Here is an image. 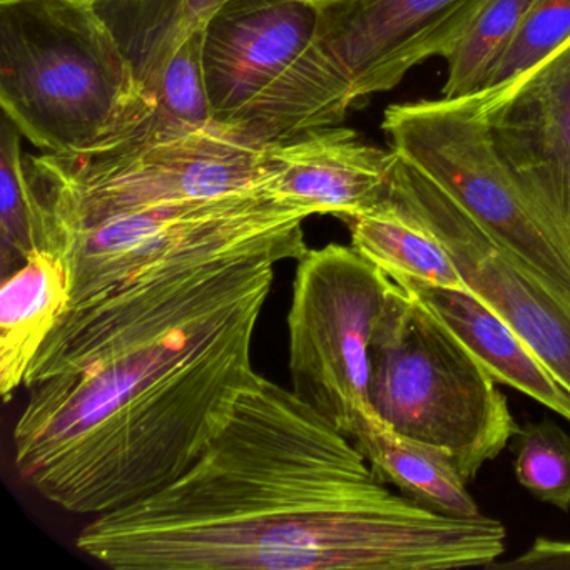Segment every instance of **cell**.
<instances>
[{"label": "cell", "mask_w": 570, "mask_h": 570, "mask_svg": "<svg viewBox=\"0 0 570 570\" xmlns=\"http://www.w3.org/2000/svg\"><path fill=\"white\" fill-rule=\"evenodd\" d=\"M302 256L262 248L171 263L69 305L26 376L19 479L95 517L179 479L256 376L253 336L276 263Z\"/></svg>", "instance_id": "obj_1"}, {"label": "cell", "mask_w": 570, "mask_h": 570, "mask_svg": "<svg viewBox=\"0 0 570 570\" xmlns=\"http://www.w3.org/2000/svg\"><path fill=\"white\" fill-rule=\"evenodd\" d=\"M505 540L499 520L386 490L350 436L256 373L191 469L76 543L119 570H449L492 566Z\"/></svg>", "instance_id": "obj_2"}, {"label": "cell", "mask_w": 570, "mask_h": 570, "mask_svg": "<svg viewBox=\"0 0 570 570\" xmlns=\"http://www.w3.org/2000/svg\"><path fill=\"white\" fill-rule=\"evenodd\" d=\"M0 106L36 148L71 155L128 135L156 101L92 0H0Z\"/></svg>", "instance_id": "obj_3"}, {"label": "cell", "mask_w": 570, "mask_h": 570, "mask_svg": "<svg viewBox=\"0 0 570 570\" xmlns=\"http://www.w3.org/2000/svg\"><path fill=\"white\" fill-rule=\"evenodd\" d=\"M318 0H228L205 26L215 122L256 145L340 125L353 108L342 69L316 41Z\"/></svg>", "instance_id": "obj_4"}, {"label": "cell", "mask_w": 570, "mask_h": 570, "mask_svg": "<svg viewBox=\"0 0 570 570\" xmlns=\"http://www.w3.org/2000/svg\"><path fill=\"white\" fill-rule=\"evenodd\" d=\"M368 396L392 432L442 453L466 483L519 430L485 366L396 283L370 346Z\"/></svg>", "instance_id": "obj_5"}, {"label": "cell", "mask_w": 570, "mask_h": 570, "mask_svg": "<svg viewBox=\"0 0 570 570\" xmlns=\"http://www.w3.org/2000/svg\"><path fill=\"white\" fill-rule=\"evenodd\" d=\"M312 213L266 191L165 203L91 222L42 223L46 249L65 258L71 303L171 263L206 262L262 248L305 255L303 222Z\"/></svg>", "instance_id": "obj_6"}, {"label": "cell", "mask_w": 570, "mask_h": 570, "mask_svg": "<svg viewBox=\"0 0 570 570\" xmlns=\"http://www.w3.org/2000/svg\"><path fill=\"white\" fill-rule=\"evenodd\" d=\"M26 168L41 223L91 222L145 206L266 191L275 173L269 145L218 125L155 145L115 141L71 155H28Z\"/></svg>", "instance_id": "obj_7"}, {"label": "cell", "mask_w": 570, "mask_h": 570, "mask_svg": "<svg viewBox=\"0 0 570 570\" xmlns=\"http://www.w3.org/2000/svg\"><path fill=\"white\" fill-rule=\"evenodd\" d=\"M382 129L392 151L449 193L500 245L570 293V243L507 168L479 92L389 106Z\"/></svg>", "instance_id": "obj_8"}, {"label": "cell", "mask_w": 570, "mask_h": 570, "mask_svg": "<svg viewBox=\"0 0 570 570\" xmlns=\"http://www.w3.org/2000/svg\"><path fill=\"white\" fill-rule=\"evenodd\" d=\"M395 282L353 246L298 259L288 313L292 390L352 439L370 406V346Z\"/></svg>", "instance_id": "obj_9"}, {"label": "cell", "mask_w": 570, "mask_h": 570, "mask_svg": "<svg viewBox=\"0 0 570 570\" xmlns=\"http://www.w3.org/2000/svg\"><path fill=\"white\" fill-rule=\"evenodd\" d=\"M386 196L445 246L470 292L522 336L570 393V293L500 245L402 156L396 155Z\"/></svg>", "instance_id": "obj_10"}, {"label": "cell", "mask_w": 570, "mask_h": 570, "mask_svg": "<svg viewBox=\"0 0 570 570\" xmlns=\"http://www.w3.org/2000/svg\"><path fill=\"white\" fill-rule=\"evenodd\" d=\"M489 0H318L316 41L342 69L353 108L415 66L446 58Z\"/></svg>", "instance_id": "obj_11"}, {"label": "cell", "mask_w": 570, "mask_h": 570, "mask_svg": "<svg viewBox=\"0 0 570 570\" xmlns=\"http://www.w3.org/2000/svg\"><path fill=\"white\" fill-rule=\"evenodd\" d=\"M479 95L507 168L570 243V38L509 85Z\"/></svg>", "instance_id": "obj_12"}, {"label": "cell", "mask_w": 570, "mask_h": 570, "mask_svg": "<svg viewBox=\"0 0 570 570\" xmlns=\"http://www.w3.org/2000/svg\"><path fill=\"white\" fill-rule=\"evenodd\" d=\"M266 191L313 215L352 219L372 212L389 191L396 155L376 148L355 129L322 126L269 145Z\"/></svg>", "instance_id": "obj_13"}, {"label": "cell", "mask_w": 570, "mask_h": 570, "mask_svg": "<svg viewBox=\"0 0 570 570\" xmlns=\"http://www.w3.org/2000/svg\"><path fill=\"white\" fill-rule=\"evenodd\" d=\"M393 282L420 299L497 383L525 393L570 422V393L553 379L522 336L479 296L470 289L445 288L419 279Z\"/></svg>", "instance_id": "obj_14"}, {"label": "cell", "mask_w": 570, "mask_h": 570, "mask_svg": "<svg viewBox=\"0 0 570 570\" xmlns=\"http://www.w3.org/2000/svg\"><path fill=\"white\" fill-rule=\"evenodd\" d=\"M71 303V275L59 253L35 249L0 289V396L24 386L29 366Z\"/></svg>", "instance_id": "obj_15"}, {"label": "cell", "mask_w": 570, "mask_h": 570, "mask_svg": "<svg viewBox=\"0 0 570 570\" xmlns=\"http://www.w3.org/2000/svg\"><path fill=\"white\" fill-rule=\"evenodd\" d=\"M352 440L380 482L393 483L419 505L452 517L482 515L446 456L396 435L373 410L360 420Z\"/></svg>", "instance_id": "obj_16"}, {"label": "cell", "mask_w": 570, "mask_h": 570, "mask_svg": "<svg viewBox=\"0 0 570 570\" xmlns=\"http://www.w3.org/2000/svg\"><path fill=\"white\" fill-rule=\"evenodd\" d=\"M352 246L390 278L469 289L445 246L389 196L372 212L346 219Z\"/></svg>", "instance_id": "obj_17"}, {"label": "cell", "mask_w": 570, "mask_h": 570, "mask_svg": "<svg viewBox=\"0 0 570 570\" xmlns=\"http://www.w3.org/2000/svg\"><path fill=\"white\" fill-rule=\"evenodd\" d=\"M228 0H159L141 8L99 9L135 62L145 91L156 101L159 81L179 46L205 29Z\"/></svg>", "instance_id": "obj_18"}, {"label": "cell", "mask_w": 570, "mask_h": 570, "mask_svg": "<svg viewBox=\"0 0 570 570\" xmlns=\"http://www.w3.org/2000/svg\"><path fill=\"white\" fill-rule=\"evenodd\" d=\"M203 42L205 32L202 29L179 46L159 81L155 112L116 141L155 145L216 125L206 86Z\"/></svg>", "instance_id": "obj_19"}, {"label": "cell", "mask_w": 570, "mask_h": 570, "mask_svg": "<svg viewBox=\"0 0 570 570\" xmlns=\"http://www.w3.org/2000/svg\"><path fill=\"white\" fill-rule=\"evenodd\" d=\"M535 0H489L472 28L446 55L443 99H460L483 91L509 51L517 31Z\"/></svg>", "instance_id": "obj_20"}, {"label": "cell", "mask_w": 570, "mask_h": 570, "mask_svg": "<svg viewBox=\"0 0 570 570\" xmlns=\"http://www.w3.org/2000/svg\"><path fill=\"white\" fill-rule=\"evenodd\" d=\"M21 131L2 112L0 119V255L2 275L19 268L35 249H46L38 199L29 181Z\"/></svg>", "instance_id": "obj_21"}, {"label": "cell", "mask_w": 570, "mask_h": 570, "mask_svg": "<svg viewBox=\"0 0 570 570\" xmlns=\"http://www.w3.org/2000/svg\"><path fill=\"white\" fill-rule=\"evenodd\" d=\"M513 470L523 489L540 502L570 510V433L552 420L527 422L517 430Z\"/></svg>", "instance_id": "obj_22"}, {"label": "cell", "mask_w": 570, "mask_h": 570, "mask_svg": "<svg viewBox=\"0 0 570 570\" xmlns=\"http://www.w3.org/2000/svg\"><path fill=\"white\" fill-rule=\"evenodd\" d=\"M570 38V0H535L483 91L509 85Z\"/></svg>", "instance_id": "obj_23"}, {"label": "cell", "mask_w": 570, "mask_h": 570, "mask_svg": "<svg viewBox=\"0 0 570 570\" xmlns=\"http://www.w3.org/2000/svg\"><path fill=\"white\" fill-rule=\"evenodd\" d=\"M489 567L513 570H570V540L539 537L522 556Z\"/></svg>", "instance_id": "obj_24"}, {"label": "cell", "mask_w": 570, "mask_h": 570, "mask_svg": "<svg viewBox=\"0 0 570 570\" xmlns=\"http://www.w3.org/2000/svg\"><path fill=\"white\" fill-rule=\"evenodd\" d=\"M99 9H128L141 8V6L153 4L159 0H92Z\"/></svg>", "instance_id": "obj_25"}]
</instances>
